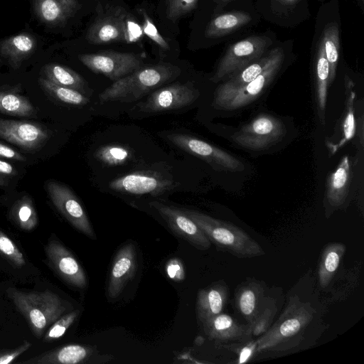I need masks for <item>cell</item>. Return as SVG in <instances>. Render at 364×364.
Segmentation results:
<instances>
[{"label": "cell", "mask_w": 364, "mask_h": 364, "mask_svg": "<svg viewBox=\"0 0 364 364\" xmlns=\"http://www.w3.org/2000/svg\"><path fill=\"white\" fill-rule=\"evenodd\" d=\"M166 269L168 277L175 281H181L185 277L183 267L178 259H172L168 261Z\"/></svg>", "instance_id": "b9f144b4"}, {"label": "cell", "mask_w": 364, "mask_h": 364, "mask_svg": "<svg viewBox=\"0 0 364 364\" xmlns=\"http://www.w3.org/2000/svg\"><path fill=\"white\" fill-rule=\"evenodd\" d=\"M144 22L142 28L144 34L147 36L151 41H153L162 50H169L170 47L167 41L162 37L161 33L159 32L157 28L144 10H141Z\"/></svg>", "instance_id": "f35d334b"}, {"label": "cell", "mask_w": 364, "mask_h": 364, "mask_svg": "<svg viewBox=\"0 0 364 364\" xmlns=\"http://www.w3.org/2000/svg\"><path fill=\"white\" fill-rule=\"evenodd\" d=\"M36 46V40L30 33L16 34L1 41L0 57L16 69L35 51Z\"/></svg>", "instance_id": "cb8c5ba5"}, {"label": "cell", "mask_w": 364, "mask_h": 364, "mask_svg": "<svg viewBox=\"0 0 364 364\" xmlns=\"http://www.w3.org/2000/svg\"><path fill=\"white\" fill-rule=\"evenodd\" d=\"M39 19L50 25L65 23L80 7L77 0H33Z\"/></svg>", "instance_id": "d4e9b609"}, {"label": "cell", "mask_w": 364, "mask_h": 364, "mask_svg": "<svg viewBox=\"0 0 364 364\" xmlns=\"http://www.w3.org/2000/svg\"><path fill=\"white\" fill-rule=\"evenodd\" d=\"M285 58L284 47L256 78L247 84L220 96L213 105L218 109L235 110L253 102L269 85L280 70Z\"/></svg>", "instance_id": "52a82bcc"}, {"label": "cell", "mask_w": 364, "mask_h": 364, "mask_svg": "<svg viewBox=\"0 0 364 364\" xmlns=\"http://www.w3.org/2000/svg\"><path fill=\"white\" fill-rule=\"evenodd\" d=\"M348 113L345 119V123L343 125V132H344V139L341 142L340 145L343 144L346 141L350 139L355 133V120L353 116V100L350 99V101L348 100Z\"/></svg>", "instance_id": "60d3db41"}, {"label": "cell", "mask_w": 364, "mask_h": 364, "mask_svg": "<svg viewBox=\"0 0 364 364\" xmlns=\"http://www.w3.org/2000/svg\"><path fill=\"white\" fill-rule=\"evenodd\" d=\"M16 174V171L11 164L0 159V176H14Z\"/></svg>", "instance_id": "f6af8a7d"}, {"label": "cell", "mask_w": 364, "mask_h": 364, "mask_svg": "<svg viewBox=\"0 0 364 364\" xmlns=\"http://www.w3.org/2000/svg\"><path fill=\"white\" fill-rule=\"evenodd\" d=\"M38 82L45 91L60 102L71 105H84L89 102L84 94L75 89L57 85L46 77H40Z\"/></svg>", "instance_id": "d6a6232c"}, {"label": "cell", "mask_w": 364, "mask_h": 364, "mask_svg": "<svg viewBox=\"0 0 364 364\" xmlns=\"http://www.w3.org/2000/svg\"><path fill=\"white\" fill-rule=\"evenodd\" d=\"M136 252L132 243L120 247L112 264L108 284L107 296L115 299L119 296L136 270Z\"/></svg>", "instance_id": "d6986e66"}, {"label": "cell", "mask_w": 364, "mask_h": 364, "mask_svg": "<svg viewBox=\"0 0 364 364\" xmlns=\"http://www.w3.org/2000/svg\"><path fill=\"white\" fill-rule=\"evenodd\" d=\"M206 336L215 341L237 345L252 338L250 327L223 312L201 323Z\"/></svg>", "instance_id": "ac0fdd59"}, {"label": "cell", "mask_w": 364, "mask_h": 364, "mask_svg": "<svg viewBox=\"0 0 364 364\" xmlns=\"http://www.w3.org/2000/svg\"><path fill=\"white\" fill-rule=\"evenodd\" d=\"M286 133L282 122L269 114H261L232 135L237 144L252 150H262L274 144Z\"/></svg>", "instance_id": "9c48e42d"}, {"label": "cell", "mask_w": 364, "mask_h": 364, "mask_svg": "<svg viewBox=\"0 0 364 364\" xmlns=\"http://www.w3.org/2000/svg\"><path fill=\"white\" fill-rule=\"evenodd\" d=\"M350 181V162L348 157L346 156L327 180L326 217L331 216L333 212L341 208L346 203L349 193Z\"/></svg>", "instance_id": "44dd1931"}, {"label": "cell", "mask_w": 364, "mask_h": 364, "mask_svg": "<svg viewBox=\"0 0 364 364\" xmlns=\"http://www.w3.org/2000/svg\"><path fill=\"white\" fill-rule=\"evenodd\" d=\"M274 289L269 288L263 281L255 278L246 279L235 289V310L250 327L269 301Z\"/></svg>", "instance_id": "4fadbf2b"}, {"label": "cell", "mask_w": 364, "mask_h": 364, "mask_svg": "<svg viewBox=\"0 0 364 364\" xmlns=\"http://www.w3.org/2000/svg\"><path fill=\"white\" fill-rule=\"evenodd\" d=\"M31 346V343L26 341L22 346L18 348L5 353L0 356V364H7L12 362L19 355L26 351Z\"/></svg>", "instance_id": "7bdbcfd3"}, {"label": "cell", "mask_w": 364, "mask_h": 364, "mask_svg": "<svg viewBox=\"0 0 364 364\" xmlns=\"http://www.w3.org/2000/svg\"><path fill=\"white\" fill-rule=\"evenodd\" d=\"M325 55L329 65V84L332 83L336 74L339 58V28L336 23L327 25L321 36Z\"/></svg>", "instance_id": "f546056e"}, {"label": "cell", "mask_w": 364, "mask_h": 364, "mask_svg": "<svg viewBox=\"0 0 364 364\" xmlns=\"http://www.w3.org/2000/svg\"><path fill=\"white\" fill-rule=\"evenodd\" d=\"M80 62L95 73L116 81L142 67L140 55L130 53L105 50L78 55Z\"/></svg>", "instance_id": "30bf717a"}, {"label": "cell", "mask_w": 364, "mask_h": 364, "mask_svg": "<svg viewBox=\"0 0 364 364\" xmlns=\"http://www.w3.org/2000/svg\"><path fill=\"white\" fill-rule=\"evenodd\" d=\"M282 48L277 46L270 49L259 59L230 75L226 81L218 87L214 97L224 95L253 80L274 60Z\"/></svg>", "instance_id": "603a6c76"}, {"label": "cell", "mask_w": 364, "mask_h": 364, "mask_svg": "<svg viewBox=\"0 0 364 364\" xmlns=\"http://www.w3.org/2000/svg\"><path fill=\"white\" fill-rule=\"evenodd\" d=\"M13 216L17 224L23 230L33 229L38 223L35 208L28 196L20 198L13 208Z\"/></svg>", "instance_id": "836d02e7"}, {"label": "cell", "mask_w": 364, "mask_h": 364, "mask_svg": "<svg viewBox=\"0 0 364 364\" xmlns=\"http://www.w3.org/2000/svg\"><path fill=\"white\" fill-rule=\"evenodd\" d=\"M4 184V181L2 178L1 176H0V186Z\"/></svg>", "instance_id": "c3c4849f"}, {"label": "cell", "mask_w": 364, "mask_h": 364, "mask_svg": "<svg viewBox=\"0 0 364 364\" xmlns=\"http://www.w3.org/2000/svg\"><path fill=\"white\" fill-rule=\"evenodd\" d=\"M0 157L23 161L26 160L24 156L11 147L0 142Z\"/></svg>", "instance_id": "ee69618b"}, {"label": "cell", "mask_w": 364, "mask_h": 364, "mask_svg": "<svg viewBox=\"0 0 364 364\" xmlns=\"http://www.w3.org/2000/svg\"><path fill=\"white\" fill-rule=\"evenodd\" d=\"M230 296L228 286L223 280L217 281L198 291L196 314L198 321H204L223 313Z\"/></svg>", "instance_id": "7402d4cb"}, {"label": "cell", "mask_w": 364, "mask_h": 364, "mask_svg": "<svg viewBox=\"0 0 364 364\" xmlns=\"http://www.w3.org/2000/svg\"><path fill=\"white\" fill-rule=\"evenodd\" d=\"M43 73L46 79L57 85L75 89L82 94L86 92L84 79L69 68L50 63L43 67Z\"/></svg>", "instance_id": "83f0119b"}, {"label": "cell", "mask_w": 364, "mask_h": 364, "mask_svg": "<svg viewBox=\"0 0 364 364\" xmlns=\"http://www.w3.org/2000/svg\"><path fill=\"white\" fill-rule=\"evenodd\" d=\"M97 155L105 164L119 165L128 161L131 152L122 145L112 144L102 147Z\"/></svg>", "instance_id": "e575fe53"}, {"label": "cell", "mask_w": 364, "mask_h": 364, "mask_svg": "<svg viewBox=\"0 0 364 364\" xmlns=\"http://www.w3.org/2000/svg\"><path fill=\"white\" fill-rule=\"evenodd\" d=\"M274 40L267 34L251 36L231 45L221 58L211 78L214 82L230 75L264 55Z\"/></svg>", "instance_id": "8992f818"}, {"label": "cell", "mask_w": 364, "mask_h": 364, "mask_svg": "<svg viewBox=\"0 0 364 364\" xmlns=\"http://www.w3.org/2000/svg\"><path fill=\"white\" fill-rule=\"evenodd\" d=\"M252 16L243 11L222 13L211 19L205 28V36L217 38L239 30L250 23Z\"/></svg>", "instance_id": "4316f807"}, {"label": "cell", "mask_w": 364, "mask_h": 364, "mask_svg": "<svg viewBox=\"0 0 364 364\" xmlns=\"http://www.w3.org/2000/svg\"><path fill=\"white\" fill-rule=\"evenodd\" d=\"M45 251L51 267L65 282L78 289L87 287V279L82 267L61 242L50 239Z\"/></svg>", "instance_id": "9a60e30c"}, {"label": "cell", "mask_w": 364, "mask_h": 364, "mask_svg": "<svg viewBox=\"0 0 364 364\" xmlns=\"http://www.w3.org/2000/svg\"><path fill=\"white\" fill-rule=\"evenodd\" d=\"M151 205L166 222L170 228L179 237L200 250H207L211 242L197 225L182 209L170 206L158 201Z\"/></svg>", "instance_id": "5bb4252c"}, {"label": "cell", "mask_w": 364, "mask_h": 364, "mask_svg": "<svg viewBox=\"0 0 364 364\" xmlns=\"http://www.w3.org/2000/svg\"><path fill=\"white\" fill-rule=\"evenodd\" d=\"M346 251L340 242L328 243L322 250L317 270L318 286L326 289L333 281Z\"/></svg>", "instance_id": "484cf974"}, {"label": "cell", "mask_w": 364, "mask_h": 364, "mask_svg": "<svg viewBox=\"0 0 364 364\" xmlns=\"http://www.w3.org/2000/svg\"><path fill=\"white\" fill-rule=\"evenodd\" d=\"M282 289L279 288L274 289V291L269 301L256 318L253 323L250 326L252 336L259 337L264 333L276 318V316L279 312L281 306L282 300H279L282 297L279 292Z\"/></svg>", "instance_id": "4dcf8cb0"}, {"label": "cell", "mask_w": 364, "mask_h": 364, "mask_svg": "<svg viewBox=\"0 0 364 364\" xmlns=\"http://www.w3.org/2000/svg\"><path fill=\"white\" fill-rule=\"evenodd\" d=\"M179 74L180 69L169 63L141 67L114 81L100 95V100L103 102H135L172 81Z\"/></svg>", "instance_id": "7a4b0ae2"}, {"label": "cell", "mask_w": 364, "mask_h": 364, "mask_svg": "<svg viewBox=\"0 0 364 364\" xmlns=\"http://www.w3.org/2000/svg\"><path fill=\"white\" fill-rule=\"evenodd\" d=\"M239 348L237 350V363H244L250 361L254 355L257 353V343L256 340L250 338L246 342L239 343Z\"/></svg>", "instance_id": "ab89813d"}, {"label": "cell", "mask_w": 364, "mask_h": 364, "mask_svg": "<svg viewBox=\"0 0 364 364\" xmlns=\"http://www.w3.org/2000/svg\"><path fill=\"white\" fill-rule=\"evenodd\" d=\"M234 0H215V1L218 4V5H220V6H225L227 4L232 1Z\"/></svg>", "instance_id": "7dc6e473"}, {"label": "cell", "mask_w": 364, "mask_h": 364, "mask_svg": "<svg viewBox=\"0 0 364 364\" xmlns=\"http://www.w3.org/2000/svg\"><path fill=\"white\" fill-rule=\"evenodd\" d=\"M316 54V97L318 110L323 122L326 105L327 88L329 84V65L323 43L320 39Z\"/></svg>", "instance_id": "f1b7e54d"}, {"label": "cell", "mask_w": 364, "mask_h": 364, "mask_svg": "<svg viewBox=\"0 0 364 364\" xmlns=\"http://www.w3.org/2000/svg\"><path fill=\"white\" fill-rule=\"evenodd\" d=\"M0 255L5 257L14 265L23 267L26 264L24 256L14 242L0 230Z\"/></svg>", "instance_id": "8d00e7d4"}, {"label": "cell", "mask_w": 364, "mask_h": 364, "mask_svg": "<svg viewBox=\"0 0 364 364\" xmlns=\"http://www.w3.org/2000/svg\"><path fill=\"white\" fill-rule=\"evenodd\" d=\"M199 92L191 83H174L153 91L131 111L151 114L183 108L193 103Z\"/></svg>", "instance_id": "ba28073f"}, {"label": "cell", "mask_w": 364, "mask_h": 364, "mask_svg": "<svg viewBox=\"0 0 364 364\" xmlns=\"http://www.w3.org/2000/svg\"><path fill=\"white\" fill-rule=\"evenodd\" d=\"M143 35L142 26L134 16L124 9L116 7L94 21L87 32L86 39L92 44L133 43L140 41Z\"/></svg>", "instance_id": "5b68a950"}, {"label": "cell", "mask_w": 364, "mask_h": 364, "mask_svg": "<svg viewBox=\"0 0 364 364\" xmlns=\"http://www.w3.org/2000/svg\"><path fill=\"white\" fill-rule=\"evenodd\" d=\"M0 137L27 150H35L49 138L41 125L26 121L0 119Z\"/></svg>", "instance_id": "e0dca14e"}, {"label": "cell", "mask_w": 364, "mask_h": 364, "mask_svg": "<svg viewBox=\"0 0 364 364\" xmlns=\"http://www.w3.org/2000/svg\"><path fill=\"white\" fill-rule=\"evenodd\" d=\"M325 314L315 278L309 271L287 292L279 316L256 339L257 353L282 356L313 348L328 328Z\"/></svg>", "instance_id": "6da1fadb"}, {"label": "cell", "mask_w": 364, "mask_h": 364, "mask_svg": "<svg viewBox=\"0 0 364 364\" xmlns=\"http://www.w3.org/2000/svg\"><path fill=\"white\" fill-rule=\"evenodd\" d=\"M112 356L99 355L96 348L86 345L70 344L43 353L25 363L40 364H78L101 363L109 360Z\"/></svg>", "instance_id": "ffe728a7"}, {"label": "cell", "mask_w": 364, "mask_h": 364, "mask_svg": "<svg viewBox=\"0 0 364 364\" xmlns=\"http://www.w3.org/2000/svg\"><path fill=\"white\" fill-rule=\"evenodd\" d=\"M46 188L51 201L64 218L78 231L92 240L96 239L85 210L71 190L55 181H49Z\"/></svg>", "instance_id": "7c38bea8"}, {"label": "cell", "mask_w": 364, "mask_h": 364, "mask_svg": "<svg viewBox=\"0 0 364 364\" xmlns=\"http://www.w3.org/2000/svg\"><path fill=\"white\" fill-rule=\"evenodd\" d=\"M173 186L172 181L152 172H134L109 183L112 190L131 195L157 196L170 190Z\"/></svg>", "instance_id": "2e32d148"}, {"label": "cell", "mask_w": 364, "mask_h": 364, "mask_svg": "<svg viewBox=\"0 0 364 364\" xmlns=\"http://www.w3.org/2000/svg\"><path fill=\"white\" fill-rule=\"evenodd\" d=\"M9 295L38 338L67 309L61 299L50 291L24 292L10 289Z\"/></svg>", "instance_id": "277c9868"}, {"label": "cell", "mask_w": 364, "mask_h": 364, "mask_svg": "<svg viewBox=\"0 0 364 364\" xmlns=\"http://www.w3.org/2000/svg\"><path fill=\"white\" fill-rule=\"evenodd\" d=\"M182 210L219 250L238 258H252L265 254L262 246L237 226L199 211Z\"/></svg>", "instance_id": "3957f363"}, {"label": "cell", "mask_w": 364, "mask_h": 364, "mask_svg": "<svg viewBox=\"0 0 364 364\" xmlns=\"http://www.w3.org/2000/svg\"><path fill=\"white\" fill-rule=\"evenodd\" d=\"M0 112L29 117L36 114V109L26 97L11 92L0 91Z\"/></svg>", "instance_id": "1f68e13d"}, {"label": "cell", "mask_w": 364, "mask_h": 364, "mask_svg": "<svg viewBox=\"0 0 364 364\" xmlns=\"http://www.w3.org/2000/svg\"><path fill=\"white\" fill-rule=\"evenodd\" d=\"M279 3L284 6H292L296 4L298 0H277Z\"/></svg>", "instance_id": "bcb514c9"}, {"label": "cell", "mask_w": 364, "mask_h": 364, "mask_svg": "<svg viewBox=\"0 0 364 364\" xmlns=\"http://www.w3.org/2000/svg\"><path fill=\"white\" fill-rule=\"evenodd\" d=\"M167 138L177 147L206 161L217 168L232 172L245 169L244 164L237 158L201 139L183 134H168Z\"/></svg>", "instance_id": "8fae6325"}, {"label": "cell", "mask_w": 364, "mask_h": 364, "mask_svg": "<svg viewBox=\"0 0 364 364\" xmlns=\"http://www.w3.org/2000/svg\"><path fill=\"white\" fill-rule=\"evenodd\" d=\"M80 314L79 310L70 311L60 316L49 327L44 341L53 342L63 336L68 328L74 323Z\"/></svg>", "instance_id": "d590c367"}, {"label": "cell", "mask_w": 364, "mask_h": 364, "mask_svg": "<svg viewBox=\"0 0 364 364\" xmlns=\"http://www.w3.org/2000/svg\"><path fill=\"white\" fill-rule=\"evenodd\" d=\"M198 2V0H166V16L174 21L193 11Z\"/></svg>", "instance_id": "74e56055"}]
</instances>
